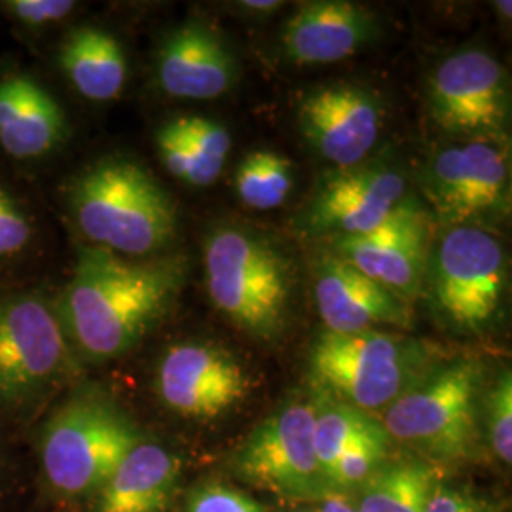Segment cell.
<instances>
[{
  "label": "cell",
  "instance_id": "obj_3",
  "mask_svg": "<svg viewBox=\"0 0 512 512\" xmlns=\"http://www.w3.org/2000/svg\"><path fill=\"white\" fill-rule=\"evenodd\" d=\"M205 277L213 306L239 330L270 342L287 329L293 270L270 239L239 226L213 230L205 243Z\"/></svg>",
  "mask_w": 512,
  "mask_h": 512
},
{
  "label": "cell",
  "instance_id": "obj_17",
  "mask_svg": "<svg viewBox=\"0 0 512 512\" xmlns=\"http://www.w3.org/2000/svg\"><path fill=\"white\" fill-rule=\"evenodd\" d=\"M156 71L167 95L211 101L234 86L238 65L217 31L202 21H188L165 38Z\"/></svg>",
  "mask_w": 512,
  "mask_h": 512
},
{
  "label": "cell",
  "instance_id": "obj_11",
  "mask_svg": "<svg viewBox=\"0 0 512 512\" xmlns=\"http://www.w3.org/2000/svg\"><path fill=\"white\" fill-rule=\"evenodd\" d=\"M431 112L440 128L497 141L509 118V86L494 55L463 50L437 67L431 80Z\"/></svg>",
  "mask_w": 512,
  "mask_h": 512
},
{
  "label": "cell",
  "instance_id": "obj_4",
  "mask_svg": "<svg viewBox=\"0 0 512 512\" xmlns=\"http://www.w3.org/2000/svg\"><path fill=\"white\" fill-rule=\"evenodd\" d=\"M482 380L476 359L433 366L385 408L380 421L389 439L440 467L475 458Z\"/></svg>",
  "mask_w": 512,
  "mask_h": 512
},
{
  "label": "cell",
  "instance_id": "obj_32",
  "mask_svg": "<svg viewBox=\"0 0 512 512\" xmlns=\"http://www.w3.org/2000/svg\"><path fill=\"white\" fill-rule=\"evenodd\" d=\"M423 512H488L486 507L467 492L444 486V482L431 495Z\"/></svg>",
  "mask_w": 512,
  "mask_h": 512
},
{
  "label": "cell",
  "instance_id": "obj_30",
  "mask_svg": "<svg viewBox=\"0 0 512 512\" xmlns=\"http://www.w3.org/2000/svg\"><path fill=\"white\" fill-rule=\"evenodd\" d=\"M33 220L0 188V260L19 255L33 239Z\"/></svg>",
  "mask_w": 512,
  "mask_h": 512
},
{
  "label": "cell",
  "instance_id": "obj_14",
  "mask_svg": "<svg viewBox=\"0 0 512 512\" xmlns=\"http://www.w3.org/2000/svg\"><path fill=\"white\" fill-rule=\"evenodd\" d=\"M431 219L414 198H404L380 228L366 236L336 239L338 256L410 304L429 266Z\"/></svg>",
  "mask_w": 512,
  "mask_h": 512
},
{
  "label": "cell",
  "instance_id": "obj_16",
  "mask_svg": "<svg viewBox=\"0 0 512 512\" xmlns=\"http://www.w3.org/2000/svg\"><path fill=\"white\" fill-rule=\"evenodd\" d=\"M315 304L329 332L353 334L412 325L410 304L340 256H325L315 272Z\"/></svg>",
  "mask_w": 512,
  "mask_h": 512
},
{
  "label": "cell",
  "instance_id": "obj_7",
  "mask_svg": "<svg viewBox=\"0 0 512 512\" xmlns=\"http://www.w3.org/2000/svg\"><path fill=\"white\" fill-rule=\"evenodd\" d=\"M54 304L35 293L0 296V406L35 403L73 370Z\"/></svg>",
  "mask_w": 512,
  "mask_h": 512
},
{
  "label": "cell",
  "instance_id": "obj_13",
  "mask_svg": "<svg viewBox=\"0 0 512 512\" xmlns=\"http://www.w3.org/2000/svg\"><path fill=\"white\" fill-rule=\"evenodd\" d=\"M406 198L401 171L385 164L334 169L315 188L302 224L311 234L366 236L380 228Z\"/></svg>",
  "mask_w": 512,
  "mask_h": 512
},
{
  "label": "cell",
  "instance_id": "obj_2",
  "mask_svg": "<svg viewBox=\"0 0 512 512\" xmlns=\"http://www.w3.org/2000/svg\"><path fill=\"white\" fill-rule=\"evenodd\" d=\"M74 222L86 239L126 258L165 249L179 226L177 203L145 165L103 158L74 179L69 192Z\"/></svg>",
  "mask_w": 512,
  "mask_h": 512
},
{
  "label": "cell",
  "instance_id": "obj_36",
  "mask_svg": "<svg viewBox=\"0 0 512 512\" xmlns=\"http://www.w3.org/2000/svg\"><path fill=\"white\" fill-rule=\"evenodd\" d=\"M289 512H313L311 511L310 505H300V507H294Z\"/></svg>",
  "mask_w": 512,
  "mask_h": 512
},
{
  "label": "cell",
  "instance_id": "obj_26",
  "mask_svg": "<svg viewBox=\"0 0 512 512\" xmlns=\"http://www.w3.org/2000/svg\"><path fill=\"white\" fill-rule=\"evenodd\" d=\"M156 147L165 169L179 181L192 186H207L217 179L205 169L196 150L186 139L179 120L167 122L156 133Z\"/></svg>",
  "mask_w": 512,
  "mask_h": 512
},
{
  "label": "cell",
  "instance_id": "obj_31",
  "mask_svg": "<svg viewBox=\"0 0 512 512\" xmlns=\"http://www.w3.org/2000/svg\"><path fill=\"white\" fill-rule=\"evenodd\" d=\"M76 8L73 0H8L4 12L29 31L44 29L67 18Z\"/></svg>",
  "mask_w": 512,
  "mask_h": 512
},
{
  "label": "cell",
  "instance_id": "obj_12",
  "mask_svg": "<svg viewBox=\"0 0 512 512\" xmlns=\"http://www.w3.org/2000/svg\"><path fill=\"white\" fill-rule=\"evenodd\" d=\"M249 374L234 353L211 342H184L164 353L156 391L181 418L219 420L249 393Z\"/></svg>",
  "mask_w": 512,
  "mask_h": 512
},
{
  "label": "cell",
  "instance_id": "obj_5",
  "mask_svg": "<svg viewBox=\"0 0 512 512\" xmlns=\"http://www.w3.org/2000/svg\"><path fill=\"white\" fill-rule=\"evenodd\" d=\"M141 439L137 425L107 395L80 391L44 427L42 471L63 499L93 497Z\"/></svg>",
  "mask_w": 512,
  "mask_h": 512
},
{
  "label": "cell",
  "instance_id": "obj_6",
  "mask_svg": "<svg viewBox=\"0 0 512 512\" xmlns=\"http://www.w3.org/2000/svg\"><path fill=\"white\" fill-rule=\"evenodd\" d=\"M431 368L420 344L382 330H325L310 353L317 393L368 414L395 403Z\"/></svg>",
  "mask_w": 512,
  "mask_h": 512
},
{
  "label": "cell",
  "instance_id": "obj_10",
  "mask_svg": "<svg viewBox=\"0 0 512 512\" xmlns=\"http://www.w3.org/2000/svg\"><path fill=\"white\" fill-rule=\"evenodd\" d=\"M427 196L442 222L469 226L509 211V154L497 141L473 139L440 150L427 173Z\"/></svg>",
  "mask_w": 512,
  "mask_h": 512
},
{
  "label": "cell",
  "instance_id": "obj_20",
  "mask_svg": "<svg viewBox=\"0 0 512 512\" xmlns=\"http://www.w3.org/2000/svg\"><path fill=\"white\" fill-rule=\"evenodd\" d=\"M181 459L141 439L93 495V512H165L177 492Z\"/></svg>",
  "mask_w": 512,
  "mask_h": 512
},
{
  "label": "cell",
  "instance_id": "obj_29",
  "mask_svg": "<svg viewBox=\"0 0 512 512\" xmlns=\"http://www.w3.org/2000/svg\"><path fill=\"white\" fill-rule=\"evenodd\" d=\"M183 512H266L251 495L220 482L196 486L184 503Z\"/></svg>",
  "mask_w": 512,
  "mask_h": 512
},
{
  "label": "cell",
  "instance_id": "obj_22",
  "mask_svg": "<svg viewBox=\"0 0 512 512\" xmlns=\"http://www.w3.org/2000/svg\"><path fill=\"white\" fill-rule=\"evenodd\" d=\"M444 480V467L427 459H389L351 497L357 512H423Z\"/></svg>",
  "mask_w": 512,
  "mask_h": 512
},
{
  "label": "cell",
  "instance_id": "obj_1",
  "mask_svg": "<svg viewBox=\"0 0 512 512\" xmlns=\"http://www.w3.org/2000/svg\"><path fill=\"white\" fill-rule=\"evenodd\" d=\"M184 279L183 256L126 258L84 245L55 311L73 351L90 363H107L160 323Z\"/></svg>",
  "mask_w": 512,
  "mask_h": 512
},
{
  "label": "cell",
  "instance_id": "obj_35",
  "mask_svg": "<svg viewBox=\"0 0 512 512\" xmlns=\"http://www.w3.org/2000/svg\"><path fill=\"white\" fill-rule=\"evenodd\" d=\"M495 6H497V8H499V12H501V14H507V19H511V2H509V0H507V2H497V4H495Z\"/></svg>",
  "mask_w": 512,
  "mask_h": 512
},
{
  "label": "cell",
  "instance_id": "obj_8",
  "mask_svg": "<svg viewBox=\"0 0 512 512\" xmlns=\"http://www.w3.org/2000/svg\"><path fill=\"white\" fill-rule=\"evenodd\" d=\"M228 469L256 490L296 505L330 494L313 444V401L281 406L241 440Z\"/></svg>",
  "mask_w": 512,
  "mask_h": 512
},
{
  "label": "cell",
  "instance_id": "obj_21",
  "mask_svg": "<svg viewBox=\"0 0 512 512\" xmlns=\"http://www.w3.org/2000/svg\"><path fill=\"white\" fill-rule=\"evenodd\" d=\"M59 65L82 97L105 103L124 92L128 59L122 44L95 27L74 29L59 52Z\"/></svg>",
  "mask_w": 512,
  "mask_h": 512
},
{
  "label": "cell",
  "instance_id": "obj_18",
  "mask_svg": "<svg viewBox=\"0 0 512 512\" xmlns=\"http://www.w3.org/2000/svg\"><path fill=\"white\" fill-rule=\"evenodd\" d=\"M378 25L365 6L317 0L298 8L283 27V50L300 65L334 63L357 54L376 37Z\"/></svg>",
  "mask_w": 512,
  "mask_h": 512
},
{
  "label": "cell",
  "instance_id": "obj_15",
  "mask_svg": "<svg viewBox=\"0 0 512 512\" xmlns=\"http://www.w3.org/2000/svg\"><path fill=\"white\" fill-rule=\"evenodd\" d=\"M384 124L378 97L361 86L334 84L302 95L298 126L315 152L336 169L363 164Z\"/></svg>",
  "mask_w": 512,
  "mask_h": 512
},
{
  "label": "cell",
  "instance_id": "obj_23",
  "mask_svg": "<svg viewBox=\"0 0 512 512\" xmlns=\"http://www.w3.org/2000/svg\"><path fill=\"white\" fill-rule=\"evenodd\" d=\"M376 421L368 412L317 393L313 399V444L327 486L336 461Z\"/></svg>",
  "mask_w": 512,
  "mask_h": 512
},
{
  "label": "cell",
  "instance_id": "obj_33",
  "mask_svg": "<svg viewBox=\"0 0 512 512\" xmlns=\"http://www.w3.org/2000/svg\"><path fill=\"white\" fill-rule=\"evenodd\" d=\"M310 507L313 512H357L351 497L344 494H327Z\"/></svg>",
  "mask_w": 512,
  "mask_h": 512
},
{
  "label": "cell",
  "instance_id": "obj_34",
  "mask_svg": "<svg viewBox=\"0 0 512 512\" xmlns=\"http://www.w3.org/2000/svg\"><path fill=\"white\" fill-rule=\"evenodd\" d=\"M241 6L249 12H256V14H272L281 6V2H275V0H245V2H241Z\"/></svg>",
  "mask_w": 512,
  "mask_h": 512
},
{
  "label": "cell",
  "instance_id": "obj_9",
  "mask_svg": "<svg viewBox=\"0 0 512 512\" xmlns=\"http://www.w3.org/2000/svg\"><path fill=\"white\" fill-rule=\"evenodd\" d=\"M431 283L437 310L456 329H484L499 310L507 283L501 243L478 226L452 228L440 239Z\"/></svg>",
  "mask_w": 512,
  "mask_h": 512
},
{
  "label": "cell",
  "instance_id": "obj_28",
  "mask_svg": "<svg viewBox=\"0 0 512 512\" xmlns=\"http://www.w3.org/2000/svg\"><path fill=\"white\" fill-rule=\"evenodd\" d=\"M177 120L183 128L184 135L188 137L190 145L200 156L202 164L215 179H219L222 167L226 164L228 154L232 150V137L228 129L213 120H205L198 116L177 118Z\"/></svg>",
  "mask_w": 512,
  "mask_h": 512
},
{
  "label": "cell",
  "instance_id": "obj_19",
  "mask_svg": "<svg viewBox=\"0 0 512 512\" xmlns=\"http://www.w3.org/2000/svg\"><path fill=\"white\" fill-rule=\"evenodd\" d=\"M65 112L35 78H0V148L16 160H37L67 137Z\"/></svg>",
  "mask_w": 512,
  "mask_h": 512
},
{
  "label": "cell",
  "instance_id": "obj_27",
  "mask_svg": "<svg viewBox=\"0 0 512 512\" xmlns=\"http://www.w3.org/2000/svg\"><path fill=\"white\" fill-rule=\"evenodd\" d=\"M486 427L495 456L505 463H512V378L503 370L486 397Z\"/></svg>",
  "mask_w": 512,
  "mask_h": 512
},
{
  "label": "cell",
  "instance_id": "obj_24",
  "mask_svg": "<svg viewBox=\"0 0 512 512\" xmlns=\"http://www.w3.org/2000/svg\"><path fill=\"white\" fill-rule=\"evenodd\" d=\"M293 165L268 150H258L239 165L236 188L241 202L256 211H270L283 205L293 190Z\"/></svg>",
  "mask_w": 512,
  "mask_h": 512
},
{
  "label": "cell",
  "instance_id": "obj_25",
  "mask_svg": "<svg viewBox=\"0 0 512 512\" xmlns=\"http://www.w3.org/2000/svg\"><path fill=\"white\" fill-rule=\"evenodd\" d=\"M391 444L393 440L389 439L382 421H376L336 461L329 476L330 494H355L391 459Z\"/></svg>",
  "mask_w": 512,
  "mask_h": 512
}]
</instances>
